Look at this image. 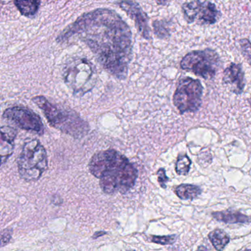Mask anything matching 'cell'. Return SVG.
<instances>
[{"instance_id": "cell-6", "label": "cell", "mask_w": 251, "mask_h": 251, "mask_svg": "<svg viewBox=\"0 0 251 251\" xmlns=\"http://www.w3.org/2000/svg\"><path fill=\"white\" fill-rule=\"evenodd\" d=\"M180 68L205 80L214 78L220 67V58L217 52L207 48L186 54L180 63Z\"/></svg>"}, {"instance_id": "cell-17", "label": "cell", "mask_w": 251, "mask_h": 251, "mask_svg": "<svg viewBox=\"0 0 251 251\" xmlns=\"http://www.w3.org/2000/svg\"><path fill=\"white\" fill-rule=\"evenodd\" d=\"M153 27L154 34L159 38L164 39L166 38L170 37V29L169 27L168 23L166 20H156L152 23Z\"/></svg>"}, {"instance_id": "cell-5", "label": "cell", "mask_w": 251, "mask_h": 251, "mask_svg": "<svg viewBox=\"0 0 251 251\" xmlns=\"http://www.w3.org/2000/svg\"><path fill=\"white\" fill-rule=\"evenodd\" d=\"M96 79L95 66L84 58L73 60L64 67V82L75 95H83L92 90Z\"/></svg>"}, {"instance_id": "cell-25", "label": "cell", "mask_w": 251, "mask_h": 251, "mask_svg": "<svg viewBox=\"0 0 251 251\" xmlns=\"http://www.w3.org/2000/svg\"><path fill=\"white\" fill-rule=\"evenodd\" d=\"M250 1H251V0H250Z\"/></svg>"}, {"instance_id": "cell-10", "label": "cell", "mask_w": 251, "mask_h": 251, "mask_svg": "<svg viewBox=\"0 0 251 251\" xmlns=\"http://www.w3.org/2000/svg\"><path fill=\"white\" fill-rule=\"evenodd\" d=\"M117 5L134 21L135 26L139 34L146 40L151 41V29L149 25V18L142 7L133 0H120L117 2Z\"/></svg>"}, {"instance_id": "cell-19", "label": "cell", "mask_w": 251, "mask_h": 251, "mask_svg": "<svg viewBox=\"0 0 251 251\" xmlns=\"http://www.w3.org/2000/svg\"><path fill=\"white\" fill-rule=\"evenodd\" d=\"M241 53L251 67V42L248 39H242L239 41Z\"/></svg>"}, {"instance_id": "cell-7", "label": "cell", "mask_w": 251, "mask_h": 251, "mask_svg": "<svg viewBox=\"0 0 251 251\" xmlns=\"http://www.w3.org/2000/svg\"><path fill=\"white\" fill-rule=\"evenodd\" d=\"M203 87L197 79L186 77L179 80L173 96V103L180 114L196 112L202 104Z\"/></svg>"}, {"instance_id": "cell-9", "label": "cell", "mask_w": 251, "mask_h": 251, "mask_svg": "<svg viewBox=\"0 0 251 251\" xmlns=\"http://www.w3.org/2000/svg\"><path fill=\"white\" fill-rule=\"evenodd\" d=\"M3 117L12 121L20 128L36 132L40 136L45 133V126L42 119L26 107L14 106L7 108L4 111Z\"/></svg>"}, {"instance_id": "cell-4", "label": "cell", "mask_w": 251, "mask_h": 251, "mask_svg": "<svg viewBox=\"0 0 251 251\" xmlns=\"http://www.w3.org/2000/svg\"><path fill=\"white\" fill-rule=\"evenodd\" d=\"M20 177L26 181H35L48 170L46 150L39 140L33 139L25 143L17 161Z\"/></svg>"}, {"instance_id": "cell-2", "label": "cell", "mask_w": 251, "mask_h": 251, "mask_svg": "<svg viewBox=\"0 0 251 251\" xmlns=\"http://www.w3.org/2000/svg\"><path fill=\"white\" fill-rule=\"evenodd\" d=\"M92 176L100 180V186L108 195L127 193L136 184L138 170L133 163L115 150L97 152L89 164Z\"/></svg>"}, {"instance_id": "cell-21", "label": "cell", "mask_w": 251, "mask_h": 251, "mask_svg": "<svg viewBox=\"0 0 251 251\" xmlns=\"http://www.w3.org/2000/svg\"><path fill=\"white\" fill-rule=\"evenodd\" d=\"M157 176H158V181L161 187L166 189L167 182L170 180L166 175V170L164 168L159 169L157 172Z\"/></svg>"}, {"instance_id": "cell-8", "label": "cell", "mask_w": 251, "mask_h": 251, "mask_svg": "<svg viewBox=\"0 0 251 251\" xmlns=\"http://www.w3.org/2000/svg\"><path fill=\"white\" fill-rule=\"evenodd\" d=\"M182 11L185 20L189 24L211 25L217 23L221 17L220 11L208 0H194L185 2L182 5Z\"/></svg>"}, {"instance_id": "cell-16", "label": "cell", "mask_w": 251, "mask_h": 251, "mask_svg": "<svg viewBox=\"0 0 251 251\" xmlns=\"http://www.w3.org/2000/svg\"><path fill=\"white\" fill-rule=\"evenodd\" d=\"M208 238L217 251H223L230 242L228 235L221 229H215L208 233Z\"/></svg>"}, {"instance_id": "cell-11", "label": "cell", "mask_w": 251, "mask_h": 251, "mask_svg": "<svg viewBox=\"0 0 251 251\" xmlns=\"http://www.w3.org/2000/svg\"><path fill=\"white\" fill-rule=\"evenodd\" d=\"M223 83L233 93L236 95L242 94L245 86V73L242 64H230L224 70Z\"/></svg>"}, {"instance_id": "cell-23", "label": "cell", "mask_w": 251, "mask_h": 251, "mask_svg": "<svg viewBox=\"0 0 251 251\" xmlns=\"http://www.w3.org/2000/svg\"><path fill=\"white\" fill-rule=\"evenodd\" d=\"M105 234H106V233L104 231L96 232V233L94 234V236H92V238H93V239H98V238H99L100 236H103V235Z\"/></svg>"}, {"instance_id": "cell-1", "label": "cell", "mask_w": 251, "mask_h": 251, "mask_svg": "<svg viewBox=\"0 0 251 251\" xmlns=\"http://www.w3.org/2000/svg\"><path fill=\"white\" fill-rule=\"evenodd\" d=\"M133 34L130 27L114 10L97 8L85 13L67 26L58 43L77 38L95 55L97 61L119 80H126L133 59Z\"/></svg>"}, {"instance_id": "cell-3", "label": "cell", "mask_w": 251, "mask_h": 251, "mask_svg": "<svg viewBox=\"0 0 251 251\" xmlns=\"http://www.w3.org/2000/svg\"><path fill=\"white\" fill-rule=\"evenodd\" d=\"M32 100L55 128L76 139H80L89 133V124L74 111L52 103L44 96L35 97Z\"/></svg>"}, {"instance_id": "cell-24", "label": "cell", "mask_w": 251, "mask_h": 251, "mask_svg": "<svg viewBox=\"0 0 251 251\" xmlns=\"http://www.w3.org/2000/svg\"><path fill=\"white\" fill-rule=\"evenodd\" d=\"M156 3L159 5H167L170 0H155Z\"/></svg>"}, {"instance_id": "cell-13", "label": "cell", "mask_w": 251, "mask_h": 251, "mask_svg": "<svg viewBox=\"0 0 251 251\" xmlns=\"http://www.w3.org/2000/svg\"><path fill=\"white\" fill-rule=\"evenodd\" d=\"M213 218L217 221L223 222L227 224L236 223H249L251 222V217L242 214L239 211L226 210L223 211H215L211 214Z\"/></svg>"}, {"instance_id": "cell-14", "label": "cell", "mask_w": 251, "mask_h": 251, "mask_svg": "<svg viewBox=\"0 0 251 251\" xmlns=\"http://www.w3.org/2000/svg\"><path fill=\"white\" fill-rule=\"evenodd\" d=\"M14 3L20 14L27 18H33L41 6L40 0H14Z\"/></svg>"}, {"instance_id": "cell-12", "label": "cell", "mask_w": 251, "mask_h": 251, "mask_svg": "<svg viewBox=\"0 0 251 251\" xmlns=\"http://www.w3.org/2000/svg\"><path fill=\"white\" fill-rule=\"evenodd\" d=\"M17 136L16 129L9 126H2L1 127V159L2 164L11 156L14 152V141Z\"/></svg>"}, {"instance_id": "cell-15", "label": "cell", "mask_w": 251, "mask_h": 251, "mask_svg": "<svg viewBox=\"0 0 251 251\" xmlns=\"http://www.w3.org/2000/svg\"><path fill=\"white\" fill-rule=\"evenodd\" d=\"M175 193L181 200H193L202 193V189L196 185L181 184L175 189Z\"/></svg>"}, {"instance_id": "cell-18", "label": "cell", "mask_w": 251, "mask_h": 251, "mask_svg": "<svg viewBox=\"0 0 251 251\" xmlns=\"http://www.w3.org/2000/svg\"><path fill=\"white\" fill-rule=\"evenodd\" d=\"M192 161L187 155H179L176 164V171L180 176H186L190 170Z\"/></svg>"}, {"instance_id": "cell-22", "label": "cell", "mask_w": 251, "mask_h": 251, "mask_svg": "<svg viewBox=\"0 0 251 251\" xmlns=\"http://www.w3.org/2000/svg\"><path fill=\"white\" fill-rule=\"evenodd\" d=\"M13 230L11 229H5L2 230L1 233V245L2 247L6 245L8 242L11 241V236H12Z\"/></svg>"}, {"instance_id": "cell-20", "label": "cell", "mask_w": 251, "mask_h": 251, "mask_svg": "<svg viewBox=\"0 0 251 251\" xmlns=\"http://www.w3.org/2000/svg\"><path fill=\"white\" fill-rule=\"evenodd\" d=\"M177 235H168V236H152L151 242L161 245H173L177 241Z\"/></svg>"}]
</instances>
